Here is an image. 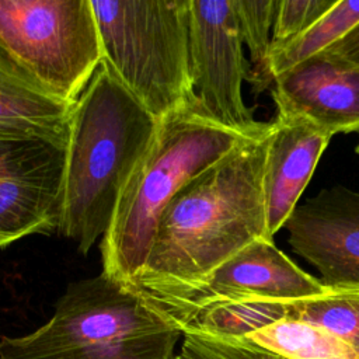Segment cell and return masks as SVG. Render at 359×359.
I'll use <instances>...</instances> for the list:
<instances>
[{"mask_svg":"<svg viewBox=\"0 0 359 359\" xmlns=\"http://www.w3.org/2000/svg\"><path fill=\"white\" fill-rule=\"evenodd\" d=\"M269 133L241 143L175 194L158 219L146 265L129 286L140 294L185 286L254 240H273L264 203Z\"/></svg>","mask_w":359,"mask_h":359,"instance_id":"obj_1","label":"cell"},{"mask_svg":"<svg viewBox=\"0 0 359 359\" xmlns=\"http://www.w3.org/2000/svg\"><path fill=\"white\" fill-rule=\"evenodd\" d=\"M156 119L102 62L73 105L59 234L87 254L108 231Z\"/></svg>","mask_w":359,"mask_h":359,"instance_id":"obj_2","label":"cell"},{"mask_svg":"<svg viewBox=\"0 0 359 359\" xmlns=\"http://www.w3.org/2000/svg\"><path fill=\"white\" fill-rule=\"evenodd\" d=\"M255 137L259 136L215 121L198 98L158 119L156 135L126 182L114 220L101 238L102 272L130 285L146 265L158 219L175 194Z\"/></svg>","mask_w":359,"mask_h":359,"instance_id":"obj_3","label":"cell"},{"mask_svg":"<svg viewBox=\"0 0 359 359\" xmlns=\"http://www.w3.org/2000/svg\"><path fill=\"white\" fill-rule=\"evenodd\" d=\"M181 335L132 286L101 272L70 283L35 331L0 337V359H174Z\"/></svg>","mask_w":359,"mask_h":359,"instance_id":"obj_4","label":"cell"},{"mask_svg":"<svg viewBox=\"0 0 359 359\" xmlns=\"http://www.w3.org/2000/svg\"><path fill=\"white\" fill-rule=\"evenodd\" d=\"M101 62L156 118L196 98L189 0H91Z\"/></svg>","mask_w":359,"mask_h":359,"instance_id":"obj_5","label":"cell"},{"mask_svg":"<svg viewBox=\"0 0 359 359\" xmlns=\"http://www.w3.org/2000/svg\"><path fill=\"white\" fill-rule=\"evenodd\" d=\"M0 49L50 94L74 104L101 63L91 0H0Z\"/></svg>","mask_w":359,"mask_h":359,"instance_id":"obj_6","label":"cell"},{"mask_svg":"<svg viewBox=\"0 0 359 359\" xmlns=\"http://www.w3.org/2000/svg\"><path fill=\"white\" fill-rule=\"evenodd\" d=\"M234 0H189V59L194 93L205 111L222 125L250 136H262L272 123L254 118L243 100L250 62Z\"/></svg>","mask_w":359,"mask_h":359,"instance_id":"obj_7","label":"cell"},{"mask_svg":"<svg viewBox=\"0 0 359 359\" xmlns=\"http://www.w3.org/2000/svg\"><path fill=\"white\" fill-rule=\"evenodd\" d=\"M67 142L0 130V248L59 231Z\"/></svg>","mask_w":359,"mask_h":359,"instance_id":"obj_8","label":"cell"},{"mask_svg":"<svg viewBox=\"0 0 359 359\" xmlns=\"http://www.w3.org/2000/svg\"><path fill=\"white\" fill-rule=\"evenodd\" d=\"M325 289L321 279L300 269L273 240L257 238L201 280L142 296L180 331L192 314L217 302L244 297L299 300Z\"/></svg>","mask_w":359,"mask_h":359,"instance_id":"obj_9","label":"cell"},{"mask_svg":"<svg viewBox=\"0 0 359 359\" xmlns=\"http://www.w3.org/2000/svg\"><path fill=\"white\" fill-rule=\"evenodd\" d=\"M285 227L294 252L327 287H359V192L323 188L296 206Z\"/></svg>","mask_w":359,"mask_h":359,"instance_id":"obj_10","label":"cell"},{"mask_svg":"<svg viewBox=\"0 0 359 359\" xmlns=\"http://www.w3.org/2000/svg\"><path fill=\"white\" fill-rule=\"evenodd\" d=\"M278 115L330 133L359 130V70L318 53L273 80Z\"/></svg>","mask_w":359,"mask_h":359,"instance_id":"obj_11","label":"cell"},{"mask_svg":"<svg viewBox=\"0 0 359 359\" xmlns=\"http://www.w3.org/2000/svg\"><path fill=\"white\" fill-rule=\"evenodd\" d=\"M332 136L310 122L278 115L272 122L264 170L266 231L285 227Z\"/></svg>","mask_w":359,"mask_h":359,"instance_id":"obj_12","label":"cell"},{"mask_svg":"<svg viewBox=\"0 0 359 359\" xmlns=\"http://www.w3.org/2000/svg\"><path fill=\"white\" fill-rule=\"evenodd\" d=\"M73 105L45 90L0 49L1 132L69 137Z\"/></svg>","mask_w":359,"mask_h":359,"instance_id":"obj_13","label":"cell"},{"mask_svg":"<svg viewBox=\"0 0 359 359\" xmlns=\"http://www.w3.org/2000/svg\"><path fill=\"white\" fill-rule=\"evenodd\" d=\"M289 302L265 297H244L209 304L192 314L181 334L199 332L222 338H245L289 317Z\"/></svg>","mask_w":359,"mask_h":359,"instance_id":"obj_14","label":"cell"},{"mask_svg":"<svg viewBox=\"0 0 359 359\" xmlns=\"http://www.w3.org/2000/svg\"><path fill=\"white\" fill-rule=\"evenodd\" d=\"M245 338L286 359H359L338 337L294 318L279 320Z\"/></svg>","mask_w":359,"mask_h":359,"instance_id":"obj_15","label":"cell"},{"mask_svg":"<svg viewBox=\"0 0 359 359\" xmlns=\"http://www.w3.org/2000/svg\"><path fill=\"white\" fill-rule=\"evenodd\" d=\"M359 22V0H338L321 18L285 46L271 53L272 80L296 65L324 52Z\"/></svg>","mask_w":359,"mask_h":359,"instance_id":"obj_16","label":"cell"},{"mask_svg":"<svg viewBox=\"0 0 359 359\" xmlns=\"http://www.w3.org/2000/svg\"><path fill=\"white\" fill-rule=\"evenodd\" d=\"M317 325L348 344L359 356V287H327L289 302V317Z\"/></svg>","mask_w":359,"mask_h":359,"instance_id":"obj_17","label":"cell"},{"mask_svg":"<svg viewBox=\"0 0 359 359\" xmlns=\"http://www.w3.org/2000/svg\"><path fill=\"white\" fill-rule=\"evenodd\" d=\"M278 0H234V8L243 43L250 50V73L247 81L257 91L273 83L269 73L271 35Z\"/></svg>","mask_w":359,"mask_h":359,"instance_id":"obj_18","label":"cell"},{"mask_svg":"<svg viewBox=\"0 0 359 359\" xmlns=\"http://www.w3.org/2000/svg\"><path fill=\"white\" fill-rule=\"evenodd\" d=\"M174 359H286L247 338H222L199 332L182 334Z\"/></svg>","mask_w":359,"mask_h":359,"instance_id":"obj_19","label":"cell"},{"mask_svg":"<svg viewBox=\"0 0 359 359\" xmlns=\"http://www.w3.org/2000/svg\"><path fill=\"white\" fill-rule=\"evenodd\" d=\"M337 1L338 0H278L269 56L321 18Z\"/></svg>","mask_w":359,"mask_h":359,"instance_id":"obj_20","label":"cell"},{"mask_svg":"<svg viewBox=\"0 0 359 359\" xmlns=\"http://www.w3.org/2000/svg\"><path fill=\"white\" fill-rule=\"evenodd\" d=\"M321 53L341 65L359 70V22Z\"/></svg>","mask_w":359,"mask_h":359,"instance_id":"obj_21","label":"cell"},{"mask_svg":"<svg viewBox=\"0 0 359 359\" xmlns=\"http://www.w3.org/2000/svg\"><path fill=\"white\" fill-rule=\"evenodd\" d=\"M355 151L359 154V142H358V144H356V149H355Z\"/></svg>","mask_w":359,"mask_h":359,"instance_id":"obj_22","label":"cell"}]
</instances>
